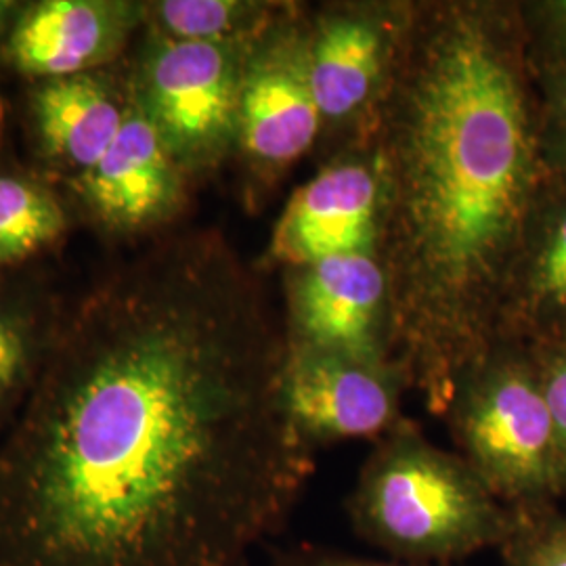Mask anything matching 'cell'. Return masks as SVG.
<instances>
[{"instance_id":"1","label":"cell","mask_w":566,"mask_h":566,"mask_svg":"<svg viewBox=\"0 0 566 566\" xmlns=\"http://www.w3.org/2000/svg\"><path fill=\"white\" fill-rule=\"evenodd\" d=\"M285 359L221 235L107 269L0 441V566L250 565L313 472Z\"/></svg>"},{"instance_id":"2","label":"cell","mask_w":566,"mask_h":566,"mask_svg":"<svg viewBox=\"0 0 566 566\" xmlns=\"http://www.w3.org/2000/svg\"><path fill=\"white\" fill-rule=\"evenodd\" d=\"M378 179L401 376L446 413L460 378L495 350L510 271L547 182L512 23L479 7L426 21L390 95Z\"/></svg>"},{"instance_id":"3","label":"cell","mask_w":566,"mask_h":566,"mask_svg":"<svg viewBox=\"0 0 566 566\" xmlns=\"http://www.w3.org/2000/svg\"><path fill=\"white\" fill-rule=\"evenodd\" d=\"M348 518L364 542L395 560L447 566L502 546L510 507L464 458L401 428L367 460Z\"/></svg>"},{"instance_id":"4","label":"cell","mask_w":566,"mask_h":566,"mask_svg":"<svg viewBox=\"0 0 566 566\" xmlns=\"http://www.w3.org/2000/svg\"><path fill=\"white\" fill-rule=\"evenodd\" d=\"M446 413L465 462L507 507L565 497L558 446L531 350H493L468 369Z\"/></svg>"},{"instance_id":"5","label":"cell","mask_w":566,"mask_h":566,"mask_svg":"<svg viewBox=\"0 0 566 566\" xmlns=\"http://www.w3.org/2000/svg\"><path fill=\"white\" fill-rule=\"evenodd\" d=\"M254 41H172L143 28L128 63L130 95L187 177L214 170L238 145L243 67Z\"/></svg>"},{"instance_id":"6","label":"cell","mask_w":566,"mask_h":566,"mask_svg":"<svg viewBox=\"0 0 566 566\" xmlns=\"http://www.w3.org/2000/svg\"><path fill=\"white\" fill-rule=\"evenodd\" d=\"M63 185L93 229L112 240H135L181 212L187 175L130 102L120 133L102 160Z\"/></svg>"},{"instance_id":"7","label":"cell","mask_w":566,"mask_h":566,"mask_svg":"<svg viewBox=\"0 0 566 566\" xmlns=\"http://www.w3.org/2000/svg\"><path fill=\"white\" fill-rule=\"evenodd\" d=\"M147 2L137 0H32L25 2L0 63L39 82L120 63L145 28Z\"/></svg>"},{"instance_id":"8","label":"cell","mask_w":566,"mask_h":566,"mask_svg":"<svg viewBox=\"0 0 566 566\" xmlns=\"http://www.w3.org/2000/svg\"><path fill=\"white\" fill-rule=\"evenodd\" d=\"M399 380L395 367L287 343L285 403L313 447L385 432L397 416Z\"/></svg>"},{"instance_id":"9","label":"cell","mask_w":566,"mask_h":566,"mask_svg":"<svg viewBox=\"0 0 566 566\" xmlns=\"http://www.w3.org/2000/svg\"><path fill=\"white\" fill-rule=\"evenodd\" d=\"M322 120L306 74V49L266 30L252 42L243 67L235 147L252 166L277 168L303 156Z\"/></svg>"},{"instance_id":"10","label":"cell","mask_w":566,"mask_h":566,"mask_svg":"<svg viewBox=\"0 0 566 566\" xmlns=\"http://www.w3.org/2000/svg\"><path fill=\"white\" fill-rule=\"evenodd\" d=\"M133 102L128 65L32 82L28 118L44 168L63 182L102 160Z\"/></svg>"},{"instance_id":"11","label":"cell","mask_w":566,"mask_h":566,"mask_svg":"<svg viewBox=\"0 0 566 566\" xmlns=\"http://www.w3.org/2000/svg\"><path fill=\"white\" fill-rule=\"evenodd\" d=\"M386 298L385 266L371 252L306 264L294 287L296 338L290 344L392 367L382 357L378 329Z\"/></svg>"},{"instance_id":"12","label":"cell","mask_w":566,"mask_h":566,"mask_svg":"<svg viewBox=\"0 0 566 566\" xmlns=\"http://www.w3.org/2000/svg\"><path fill=\"white\" fill-rule=\"evenodd\" d=\"M380 203L376 168L334 164L292 196L273 231L271 256L306 266L329 256L371 252Z\"/></svg>"},{"instance_id":"13","label":"cell","mask_w":566,"mask_h":566,"mask_svg":"<svg viewBox=\"0 0 566 566\" xmlns=\"http://www.w3.org/2000/svg\"><path fill=\"white\" fill-rule=\"evenodd\" d=\"M502 322L533 346L566 344V189L546 182L510 271Z\"/></svg>"},{"instance_id":"14","label":"cell","mask_w":566,"mask_h":566,"mask_svg":"<svg viewBox=\"0 0 566 566\" xmlns=\"http://www.w3.org/2000/svg\"><path fill=\"white\" fill-rule=\"evenodd\" d=\"M63 304L39 280H0V441L41 382Z\"/></svg>"},{"instance_id":"15","label":"cell","mask_w":566,"mask_h":566,"mask_svg":"<svg viewBox=\"0 0 566 566\" xmlns=\"http://www.w3.org/2000/svg\"><path fill=\"white\" fill-rule=\"evenodd\" d=\"M385 39L365 18L325 21L306 46V74L322 118L343 120L364 107L382 76Z\"/></svg>"},{"instance_id":"16","label":"cell","mask_w":566,"mask_h":566,"mask_svg":"<svg viewBox=\"0 0 566 566\" xmlns=\"http://www.w3.org/2000/svg\"><path fill=\"white\" fill-rule=\"evenodd\" d=\"M67 227V208L46 182L0 172V273L60 242Z\"/></svg>"},{"instance_id":"17","label":"cell","mask_w":566,"mask_h":566,"mask_svg":"<svg viewBox=\"0 0 566 566\" xmlns=\"http://www.w3.org/2000/svg\"><path fill=\"white\" fill-rule=\"evenodd\" d=\"M271 9L248 0H158L147 2L145 28L172 41H254L269 30Z\"/></svg>"},{"instance_id":"18","label":"cell","mask_w":566,"mask_h":566,"mask_svg":"<svg viewBox=\"0 0 566 566\" xmlns=\"http://www.w3.org/2000/svg\"><path fill=\"white\" fill-rule=\"evenodd\" d=\"M504 566H566V512L556 504L510 507Z\"/></svg>"},{"instance_id":"19","label":"cell","mask_w":566,"mask_h":566,"mask_svg":"<svg viewBox=\"0 0 566 566\" xmlns=\"http://www.w3.org/2000/svg\"><path fill=\"white\" fill-rule=\"evenodd\" d=\"M537 76L544 93L537 122L546 181L566 189V65L544 61Z\"/></svg>"},{"instance_id":"20","label":"cell","mask_w":566,"mask_h":566,"mask_svg":"<svg viewBox=\"0 0 566 566\" xmlns=\"http://www.w3.org/2000/svg\"><path fill=\"white\" fill-rule=\"evenodd\" d=\"M531 355L537 365L547 407L552 413L566 495V344L533 346Z\"/></svg>"},{"instance_id":"21","label":"cell","mask_w":566,"mask_h":566,"mask_svg":"<svg viewBox=\"0 0 566 566\" xmlns=\"http://www.w3.org/2000/svg\"><path fill=\"white\" fill-rule=\"evenodd\" d=\"M271 566H434L411 565L401 560H374L364 556H350L336 549L319 546H290L273 554Z\"/></svg>"},{"instance_id":"22","label":"cell","mask_w":566,"mask_h":566,"mask_svg":"<svg viewBox=\"0 0 566 566\" xmlns=\"http://www.w3.org/2000/svg\"><path fill=\"white\" fill-rule=\"evenodd\" d=\"M537 15L542 18V30L549 49L546 61L566 65V0L542 4Z\"/></svg>"},{"instance_id":"23","label":"cell","mask_w":566,"mask_h":566,"mask_svg":"<svg viewBox=\"0 0 566 566\" xmlns=\"http://www.w3.org/2000/svg\"><path fill=\"white\" fill-rule=\"evenodd\" d=\"M23 4L25 2H21V0H0V44L9 36L11 28L15 25Z\"/></svg>"},{"instance_id":"24","label":"cell","mask_w":566,"mask_h":566,"mask_svg":"<svg viewBox=\"0 0 566 566\" xmlns=\"http://www.w3.org/2000/svg\"><path fill=\"white\" fill-rule=\"evenodd\" d=\"M0 128H2V112H0Z\"/></svg>"}]
</instances>
